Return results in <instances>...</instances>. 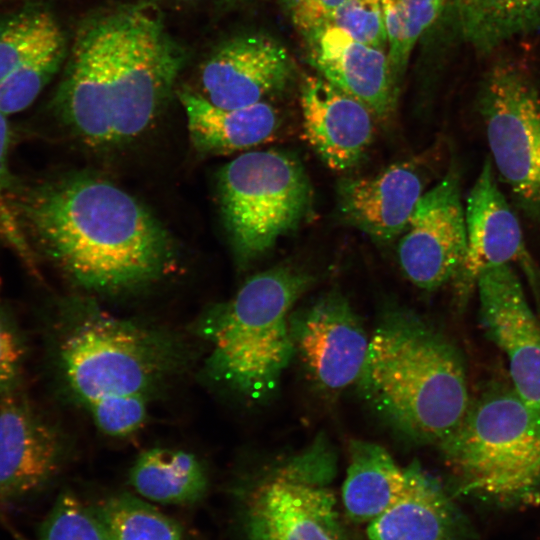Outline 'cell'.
Returning a JSON list of instances; mask_svg holds the SVG:
<instances>
[{
    "instance_id": "obj_27",
    "label": "cell",
    "mask_w": 540,
    "mask_h": 540,
    "mask_svg": "<svg viewBox=\"0 0 540 540\" xmlns=\"http://www.w3.org/2000/svg\"><path fill=\"white\" fill-rule=\"evenodd\" d=\"M62 27L40 4H26L0 17V81Z\"/></svg>"
},
{
    "instance_id": "obj_9",
    "label": "cell",
    "mask_w": 540,
    "mask_h": 540,
    "mask_svg": "<svg viewBox=\"0 0 540 540\" xmlns=\"http://www.w3.org/2000/svg\"><path fill=\"white\" fill-rule=\"evenodd\" d=\"M335 456L324 439L264 479L252 492L246 531L250 540H343L328 487Z\"/></svg>"
},
{
    "instance_id": "obj_5",
    "label": "cell",
    "mask_w": 540,
    "mask_h": 540,
    "mask_svg": "<svg viewBox=\"0 0 540 540\" xmlns=\"http://www.w3.org/2000/svg\"><path fill=\"white\" fill-rule=\"evenodd\" d=\"M316 277L295 265H278L248 278L227 301L198 318L206 347L204 375L216 387L260 402L278 387L295 355L290 318Z\"/></svg>"
},
{
    "instance_id": "obj_16",
    "label": "cell",
    "mask_w": 540,
    "mask_h": 540,
    "mask_svg": "<svg viewBox=\"0 0 540 540\" xmlns=\"http://www.w3.org/2000/svg\"><path fill=\"white\" fill-rule=\"evenodd\" d=\"M62 455L57 431L15 391L0 401V502L41 488Z\"/></svg>"
},
{
    "instance_id": "obj_12",
    "label": "cell",
    "mask_w": 540,
    "mask_h": 540,
    "mask_svg": "<svg viewBox=\"0 0 540 540\" xmlns=\"http://www.w3.org/2000/svg\"><path fill=\"white\" fill-rule=\"evenodd\" d=\"M476 291L482 327L507 358L512 388L540 410V319L518 275L509 264L489 268Z\"/></svg>"
},
{
    "instance_id": "obj_19",
    "label": "cell",
    "mask_w": 540,
    "mask_h": 540,
    "mask_svg": "<svg viewBox=\"0 0 540 540\" xmlns=\"http://www.w3.org/2000/svg\"><path fill=\"white\" fill-rule=\"evenodd\" d=\"M406 469L401 495L368 524L370 540H470L471 528L440 482L420 464Z\"/></svg>"
},
{
    "instance_id": "obj_33",
    "label": "cell",
    "mask_w": 540,
    "mask_h": 540,
    "mask_svg": "<svg viewBox=\"0 0 540 540\" xmlns=\"http://www.w3.org/2000/svg\"><path fill=\"white\" fill-rule=\"evenodd\" d=\"M155 1H159V0H155ZM170 1H178V2H195V1H199V0H170Z\"/></svg>"
},
{
    "instance_id": "obj_8",
    "label": "cell",
    "mask_w": 540,
    "mask_h": 540,
    "mask_svg": "<svg viewBox=\"0 0 540 540\" xmlns=\"http://www.w3.org/2000/svg\"><path fill=\"white\" fill-rule=\"evenodd\" d=\"M476 107L494 169L521 211L540 222V90L516 64L499 60L481 81Z\"/></svg>"
},
{
    "instance_id": "obj_1",
    "label": "cell",
    "mask_w": 540,
    "mask_h": 540,
    "mask_svg": "<svg viewBox=\"0 0 540 540\" xmlns=\"http://www.w3.org/2000/svg\"><path fill=\"white\" fill-rule=\"evenodd\" d=\"M187 60L186 49L147 6L102 9L75 31L53 111L90 147L126 144L159 117Z\"/></svg>"
},
{
    "instance_id": "obj_34",
    "label": "cell",
    "mask_w": 540,
    "mask_h": 540,
    "mask_svg": "<svg viewBox=\"0 0 540 540\" xmlns=\"http://www.w3.org/2000/svg\"><path fill=\"white\" fill-rule=\"evenodd\" d=\"M226 1H229V2H239V1H246V0H226Z\"/></svg>"
},
{
    "instance_id": "obj_13",
    "label": "cell",
    "mask_w": 540,
    "mask_h": 540,
    "mask_svg": "<svg viewBox=\"0 0 540 540\" xmlns=\"http://www.w3.org/2000/svg\"><path fill=\"white\" fill-rule=\"evenodd\" d=\"M290 328L295 352L320 387L336 392L357 383L370 338L343 295L325 294L291 314Z\"/></svg>"
},
{
    "instance_id": "obj_15",
    "label": "cell",
    "mask_w": 540,
    "mask_h": 540,
    "mask_svg": "<svg viewBox=\"0 0 540 540\" xmlns=\"http://www.w3.org/2000/svg\"><path fill=\"white\" fill-rule=\"evenodd\" d=\"M304 137L332 170L358 165L371 146L375 116L362 102L320 75L306 76L300 87Z\"/></svg>"
},
{
    "instance_id": "obj_30",
    "label": "cell",
    "mask_w": 540,
    "mask_h": 540,
    "mask_svg": "<svg viewBox=\"0 0 540 540\" xmlns=\"http://www.w3.org/2000/svg\"><path fill=\"white\" fill-rule=\"evenodd\" d=\"M329 25L364 44L381 49L387 47L381 0H346Z\"/></svg>"
},
{
    "instance_id": "obj_2",
    "label": "cell",
    "mask_w": 540,
    "mask_h": 540,
    "mask_svg": "<svg viewBox=\"0 0 540 540\" xmlns=\"http://www.w3.org/2000/svg\"><path fill=\"white\" fill-rule=\"evenodd\" d=\"M17 208L28 240L87 292L138 291L176 265L175 244L163 224L100 176L74 173L45 181L20 192Z\"/></svg>"
},
{
    "instance_id": "obj_26",
    "label": "cell",
    "mask_w": 540,
    "mask_h": 540,
    "mask_svg": "<svg viewBox=\"0 0 540 540\" xmlns=\"http://www.w3.org/2000/svg\"><path fill=\"white\" fill-rule=\"evenodd\" d=\"M392 75L400 86L412 51L446 8V0H381Z\"/></svg>"
},
{
    "instance_id": "obj_28",
    "label": "cell",
    "mask_w": 540,
    "mask_h": 540,
    "mask_svg": "<svg viewBox=\"0 0 540 540\" xmlns=\"http://www.w3.org/2000/svg\"><path fill=\"white\" fill-rule=\"evenodd\" d=\"M7 117L0 111V240L33 268L35 255L17 208L20 191L9 167L12 133Z\"/></svg>"
},
{
    "instance_id": "obj_25",
    "label": "cell",
    "mask_w": 540,
    "mask_h": 540,
    "mask_svg": "<svg viewBox=\"0 0 540 540\" xmlns=\"http://www.w3.org/2000/svg\"><path fill=\"white\" fill-rule=\"evenodd\" d=\"M68 43L61 28L0 81V111L6 116L28 108L64 66Z\"/></svg>"
},
{
    "instance_id": "obj_7",
    "label": "cell",
    "mask_w": 540,
    "mask_h": 540,
    "mask_svg": "<svg viewBox=\"0 0 540 540\" xmlns=\"http://www.w3.org/2000/svg\"><path fill=\"white\" fill-rule=\"evenodd\" d=\"M222 221L238 264L268 253L313 212L309 176L295 155L277 149L248 151L217 176Z\"/></svg>"
},
{
    "instance_id": "obj_35",
    "label": "cell",
    "mask_w": 540,
    "mask_h": 540,
    "mask_svg": "<svg viewBox=\"0 0 540 540\" xmlns=\"http://www.w3.org/2000/svg\"><path fill=\"white\" fill-rule=\"evenodd\" d=\"M3 1H6V0H0V3L3 2Z\"/></svg>"
},
{
    "instance_id": "obj_31",
    "label": "cell",
    "mask_w": 540,
    "mask_h": 540,
    "mask_svg": "<svg viewBox=\"0 0 540 540\" xmlns=\"http://www.w3.org/2000/svg\"><path fill=\"white\" fill-rule=\"evenodd\" d=\"M24 354L19 330L0 303V395L16 390L20 382Z\"/></svg>"
},
{
    "instance_id": "obj_10",
    "label": "cell",
    "mask_w": 540,
    "mask_h": 540,
    "mask_svg": "<svg viewBox=\"0 0 540 540\" xmlns=\"http://www.w3.org/2000/svg\"><path fill=\"white\" fill-rule=\"evenodd\" d=\"M460 179L453 161L441 180L423 193L399 237L400 268L419 289L431 291L451 282L464 259L466 223Z\"/></svg>"
},
{
    "instance_id": "obj_20",
    "label": "cell",
    "mask_w": 540,
    "mask_h": 540,
    "mask_svg": "<svg viewBox=\"0 0 540 540\" xmlns=\"http://www.w3.org/2000/svg\"><path fill=\"white\" fill-rule=\"evenodd\" d=\"M182 105L190 142L202 155L222 156L270 141L280 127L279 112L267 101L240 108H223L200 92H175Z\"/></svg>"
},
{
    "instance_id": "obj_29",
    "label": "cell",
    "mask_w": 540,
    "mask_h": 540,
    "mask_svg": "<svg viewBox=\"0 0 540 540\" xmlns=\"http://www.w3.org/2000/svg\"><path fill=\"white\" fill-rule=\"evenodd\" d=\"M39 540H103L93 511L76 496L65 493L46 517Z\"/></svg>"
},
{
    "instance_id": "obj_23",
    "label": "cell",
    "mask_w": 540,
    "mask_h": 540,
    "mask_svg": "<svg viewBox=\"0 0 540 540\" xmlns=\"http://www.w3.org/2000/svg\"><path fill=\"white\" fill-rule=\"evenodd\" d=\"M462 37L488 52L524 34L540 33V0H446Z\"/></svg>"
},
{
    "instance_id": "obj_6",
    "label": "cell",
    "mask_w": 540,
    "mask_h": 540,
    "mask_svg": "<svg viewBox=\"0 0 540 540\" xmlns=\"http://www.w3.org/2000/svg\"><path fill=\"white\" fill-rule=\"evenodd\" d=\"M461 488L502 503L540 491V410L512 386L483 393L438 444Z\"/></svg>"
},
{
    "instance_id": "obj_21",
    "label": "cell",
    "mask_w": 540,
    "mask_h": 540,
    "mask_svg": "<svg viewBox=\"0 0 540 540\" xmlns=\"http://www.w3.org/2000/svg\"><path fill=\"white\" fill-rule=\"evenodd\" d=\"M405 485L406 469L384 447L365 440L350 442L342 500L353 521L371 522L401 495Z\"/></svg>"
},
{
    "instance_id": "obj_24",
    "label": "cell",
    "mask_w": 540,
    "mask_h": 540,
    "mask_svg": "<svg viewBox=\"0 0 540 540\" xmlns=\"http://www.w3.org/2000/svg\"><path fill=\"white\" fill-rule=\"evenodd\" d=\"M93 511L103 540H184L174 520L131 494L112 496Z\"/></svg>"
},
{
    "instance_id": "obj_14",
    "label": "cell",
    "mask_w": 540,
    "mask_h": 540,
    "mask_svg": "<svg viewBox=\"0 0 540 540\" xmlns=\"http://www.w3.org/2000/svg\"><path fill=\"white\" fill-rule=\"evenodd\" d=\"M295 64L285 46L262 33H243L219 43L199 70L200 93L223 108L266 101L292 80Z\"/></svg>"
},
{
    "instance_id": "obj_3",
    "label": "cell",
    "mask_w": 540,
    "mask_h": 540,
    "mask_svg": "<svg viewBox=\"0 0 540 540\" xmlns=\"http://www.w3.org/2000/svg\"><path fill=\"white\" fill-rule=\"evenodd\" d=\"M51 328L62 384L111 438L143 428L152 402L183 364V346L172 333L116 316L92 296L61 301Z\"/></svg>"
},
{
    "instance_id": "obj_32",
    "label": "cell",
    "mask_w": 540,
    "mask_h": 540,
    "mask_svg": "<svg viewBox=\"0 0 540 540\" xmlns=\"http://www.w3.org/2000/svg\"><path fill=\"white\" fill-rule=\"evenodd\" d=\"M293 25L304 36L329 25L346 0H286Z\"/></svg>"
},
{
    "instance_id": "obj_22",
    "label": "cell",
    "mask_w": 540,
    "mask_h": 540,
    "mask_svg": "<svg viewBox=\"0 0 540 540\" xmlns=\"http://www.w3.org/2000/svg\"><path fill=\"white\" fill-rule=\"evenodd\" d=\"M129 482L143 498L161 504H190L208 489V473L193 453L153 447L142 451L129 470Z\"/></svg>"
},
{
    "instance_id": "obj_17",
    "label": "cell",
    "mask_w": 540,
    "mask_h": 540,
    "mask_svg": "<svg viewBox=\"0 0 540 540\" xmlns=\"http://www.w3.org/2000/svg\"><path fill=\"white\" fill-rule=\"evenodd\" d=\"M305 39L310 61L321 77L362 102L376 119H391L400 86L384 49L359 42L332 25Z\"/></svg>"
},
{
    "instance_id": "obj_11",
    "label": "cell",
    "mask_w": 540,
    "mask_h": 540,
    "mask_svg": "<svg viewBox=\"0 0 540 540\" xmlns=\"http://www.w3.org/2000/svg\"><path fill=\"white\" fill-rule=\"evenodd\" d=\"M466 252L451 281L457 307H464L476 291L479 276L489 268L517 263L527 276L538 280L520 222L500 190L494 167L486 158L466 199Z\"/></svg>"
},
{
    "instance_id": "obj_4",
    "label": "cell",
    "mask_w": 540,
    "mask_h": 540,
    "mask_svg": "<svg viewBox=\"0 0 540 540\" xmlns=\"http://www.w3.org/2000/svg\"><path fill=\"white\" fill-rule=\"evenodd\" d=\"M357 384L387 424L417 443L442 442L471 403L457 348L404 310L388 311L379 322Z\"/></svg>"
},
{
    "instance_id": "obj_18",
    "label": "cell",
    "mask_w": 540,
    "mask_h": 540,
    "mask_svg": "<svg viewBox=\"0 0 540 540\" xmlns=\"http://www.w3.org/2000/svg\"><path fill=\"white\" fill-rule=\"evenodd\" d=\"M424 193L412 162L393 163L364 177H344L336 185L341 219L378 243L399 238Z\"/></svg>"
}]
</instances>
